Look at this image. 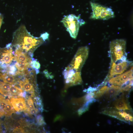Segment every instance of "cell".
I'll return each instance as SVG.
<instances>
[{"mask_svg": "<svg viewBox=\"0 0 133 133\" xmlns=\"http://www.w3.org/2000/svg\"><path fill=\"white\" fill-rule=\"evenodd\" d=\"M40 36L35 37L32 36L24 25H21L13 33L11 44L12 49H20L26 53L28 52L31 57L33 52L44 42Z\"/></svg>", "mask_w": 133, "mask_h": 133, "instance_id": "cell-1", "label": "cell"}, {"mask_svg": "<svg viewBox=\"0 0 133 133\" xmlns=\"http://www.w3.org/2000/svg\"><path fill=\"white\" fill-rule=\"evenodd\" d=\"M126 41L123 39H116L110 42L109 51L111 62L126 61Z\"/></svg>", "mask_w": 133, "mask_h": 133, "instance_id": "cell-2", "label": "cell"}, {"mask_svg": "<svg viewBox=\"0 0 133 133\" xmlns=\"http://www.w3.org/2000/svg\"><path fill=\"white\" fill-rule=\"evenodd\" d=\"M61 22L70 36L75 39L77 36L80 27L85 23L84 21L80 18L79 16H77L73 14L65 16Z\"/></svg>", "mask_w": 133, "mask_h": 133, "instance_id": "cell-3", "label": "cell"}, {"mask_svg": "<svg viewBox=\"0 0 133 133\" xmlns=\"http://www.w3.org/2000/svg\"><path fill=\"white\" fill-rule=\"evenodd\" d=\"M92 10L90 18L93 19L107 20L115 17L114 12L110 8L91 2Z\"/></svg>", "mask_w": 133, "mask_h": 133, "instance_id": "cell-4", "label": "cell"}, {"mask_svg": "<svg viewBox=\"0 0 133 133\" xmlns=\"http://www.w3.org/2000/svg\"><path fill=\"white\" fill-rule=\"evenodd\" d=\"M89 49L87 46L79 48L67 66L76 71H81L88 55Z\"/></svg>", "mask_w": 133, "mask_h": 133, "instance_id": "cell-5", "label": "cell"}, {"mask_svg": "<svg viewBox=\"0 0 133 133\" xmlns=\"http://www.w3.org/2000/svg\"><path fill=\"white\" fill-rule=\"evenodd\" d=\"M13 60H16L11 43L7 44L5 48L0 49V70L6 71Z\"/></svg>", "mask_w": 133, "mask_h": 133, "instance_id": "cell-6", "label": "cell"}, {"mask_svg": "<svg viewBox=\"0 0 133 133\" xmlns=\"http://www.w3.org/2000/svg\"><path fill=\"white\" fill-rule=\"evenodd\" d=\"M133 79V67L122 74L114 77L109 79L110 84L121 86L130 80Z\"/></svg>", "mask_w": 133, "mask_h": 133, "instance_id": "cell-7", "label": "cell"}, {"mask_svg": "<svg viewBox=\"0 0 133 133\" xmlns=\"http://www.w3.org/2000/svg\"><path fill=\"white\" fill-rule=\"evenodd\" d=\"M110 70L106 79H110L116 75L123 73L127 69L130 65V62L126 61H122L116 64V63L111 62Z\"/></svg>", "mask_w": 133, "mask_h": 133, "instance_id": "cell-8", "label": "cell"}, {"mask_svg": "<svg viewBox=\"0 0 133 133\" xmlns=\"http://www.w3.org/2000/svg\"><path fill=\"white\" fill-rule=\"evenodd\" d=\"M102 113L104 114L128 123H130L133 121V118L132 115L123 111L106 110L103 111Z\"/></svg>", "mask_w": 133, "mask_h": 133, "instance_id": "cell-9", "label": "cell"}, {"mask_svg": "<svg viewBox=\"0 0 133 133\" xmlns=\"http://www.w3.org/2000/svg\"><path fill=\"white\" fill-rule=\"evenodd\" d=\"M66 84L70 86L80 84L82 83L81 71L71 70L67 71L64 76Z\"/></svg>", "mask_w": 133, "mask_h": 133, "instance_id": "cell-10", "label": "cell"}, {"mask_svg": "<svg viewBox=\"0 0 133 133\" xmlns=\"http://www.w3.org/2000/svg\"><path fill=\"white\" fill-rule=\"evenodd\" d=\"M11 103L14 109L17 112L24 111L28 107L25 99L23 98H11L10 99Z\"/></svg>", "mask_w": 133, "mask_h": 133, "instance_id": "cell-11", "label": "cell"}, {"mask_svg": "<svg viewBox=\"0 0 133 133\" xmlns=\"http://www.w3.org/2000/svg\"><path fill=\"white\" fill-rule=\"evenodd\" d=\"M114 106L116 109L119 110L130 111L132 110L127 100L123 96L115 101Z\"/></svg>", "mask_w": 133, "mask_h": 133, "instance_id": "cell-12", "label": "cell"}, {"mask_svg": "<svg viewBox=\"0 0 133 133\" xmlns=\"http://www.w3.org/2000/svg\"><path fill=\"white\" fill-rule=\"evenodd\" d=\"M14 51L15 59L17 61H22L27 63L31 64L32 59L27 53L19 49H15Z\"/></svg>", "mask_w": 133, "mask_h": 133, "instance_id": "cell-13", "label": "cell"}, {"mask_svg": "<svg viewBox=\"0 0 133 133\" xmlns=\"http://www.w3.org/2000/svg\"><path fill=\"white\" fill-rule=\"evenodd\" d=\"M121 92H122L121 87L114 85L107 88L105 92L106 95L110 98L116 97Z\"/></svg>", "mask_w": 133, "mask_h": 133, "instance_id": "cell-14", "label": "cell"}, {"mask_svg": "<svg viewBox=\"0 0 133 133\" xmlns=\"http://www.w3.org/2000/svg\"><path fill=\"white\" fill-rule=\"evenodd\" d=\"M0 79L5 83L11 84H15L17 81L14 76L7 72L2 73L0 76Z\"/></svg>", "mask_w": 133, "mask_h": 133, "instance_id": "cell-15", "label": "cell"}, {"mask_svg": "<svg viewBox=\"0 0 133 133\" xmlns=\"http://www.w3.org/2000/svg\"><path fill=\"white\" fill-rule=\"evenodd\" d=\"M11 85L0 81V93L4 96H10L9 91Z\"/></svg>", "mask_w": 133, "mask_h": 133, "instance_id": "cell-16", "label": "cell"}, {"mask_svg": "<svg viewBox=\"0 0 133 133\" xmlns=\"http://www.w3.org/2000/svg\"><path fill=\"white\" fill-rule=\"evenodd\" d=\"M6 101V104L4 111V116L6 117H8L12 115L13 113L15 112V111L9 100L7 99Z\"/></svg>", "mask_w": 133, "mask_h": 133, "instance_id": "cell-17", "label": "cell"}, {"mask_svg": "<svg viewBox=\"0 0 133 133\" xmlns=\"http://www.w3.org/2000/svg\"><path fill=\"white\" fill-rule=\"evenodd\" d=\"M23 88L26 91L30 93L32 97L34 95V88L33 85L29 82L28 79L27 78L24 83Z\"/></svg>", "mask_w": 133, "mask_h": 133, "instance_id": "cell-18", "label": "cell"}, {"mask_svg": "<svg viewBox=\"0 0 133 133\" xmlns=\"http://www.w3.org/2000/svg\"><path fill=\"white\" fill-rule=\"evenodd\" d=\"M17 62L15 64V66L18 71H23L28 70L29 68L32 67L31 64L20 61Z\"/></svg>", "mask_w": 133, "mask_h": 133, "instance_id": "cell-19", "label": "cell"}, {"mask_svg": "<svg viewBox=\"0 0 133 133\" xmlns=\"http://www.w3.org/2000/svg\"><path fill=\"white\" fill-rule=\"evenodd\" d=\"M23 89H20L15 85H11L10 88L9 93L10 96H19L20 94L23 92Z\"/></svg>", "mask_w": 133, "mask_h": 133, "instance_id": "cell-20", "label": "cell"}, {"mask_svg": "<svg viewBox=\"0 0 133 133\" xmlns=\"http://www.w3.org/2000/svg\"><path fill=\"white\" fill-rule=\"evenodd\" d=\"M108 88L107 86H104L101 87L97 91L94 92V98H98L102 96L105 93Z\"/></svg>", "mask_w": 133, "mask_h": 133, "instance_id": "cell-21", "label": "cell"}, {"mask_svg": "<svg viewBox=\"0 0 133 133\" xmlns=\"http://www.w3.org/2000/svg\"><path fill=\"white\" fill-rule=\"evenodd\" d=\"M31 65L32 68L35 70L36 74L38 73L39 72V69L40 68V65L36 59H32Z\"/></svg>", "mask_w": 133, "mask_h": 133, "instance_id": "cell-22", "label": "cell"}, {"mask_svg": "<svg viewBox=\"0 0 133 133\" xmlns=\"http://www.w3.org/2000/svg\"><path fill=\"white\" fill-rule=\"evenodd\" d=\"M6 99L0 95V109L4 110L6 104Z\"/></svg>", "mask_w": 133, "mask_h": 133, "instance_id": "cell-23", "label": "cell"}, {"mask_svg": "<svg viewBox=\"0 0 133 133\" xmlns=\"http://www.w3.org/2000/svg\"><path fill=\"white\" fill-rule=\"evenodd\" d=\"M27 103L28 106V108L30 109L35 108L34 105L33 101L32 98L29 97L27 99Z\"/></svg>", "mask_w": 133, "mask_h": 133, "instance_id": "cell-24", "label": "cell"}, {"mask_svg": "<svg viewBox=\"0 0 133 133\" xmlns=\"http://www.w3.org/2000/svg\"><path fill=\"white\" fill-rule=\"evenodd\" d=\"M37 123L40 125H42L44 123L43 118L41 115H38L36 117Z\"/></svg>", "mask_w": 133, "mask_h": 133, "instance_id": "cell-25", "label": "cell"}, {"mask_svg": "<svg viewBox=\"0 0 133 133\" xmlns=\"http://www.w3.org/2000/svg\"><path fill=\"white\" fill-rule=\"evenodd\" d=\"M14 133H25V129L23 128L19 129H14L13 131Z\"/></svg>", "mask_w": 133, "mask_h": 133, "instance_id": "cell-26", "label": "cell"}, {"mask_svg": "<svg viewBox=\"0 0 133 133\" xmlns=\"http://www.w3.org/2000/svg\"><path fill=\"white\" fill-rule=\"evenodd\" d=\"M40 36L42 37L44 41L48 38L49 36V34L47 32L41 34Z\"/></svg>", "mask_w": 133, "mask_h": 133, "instance_id": "cell-27", "label": "cell"}]
</instances>
